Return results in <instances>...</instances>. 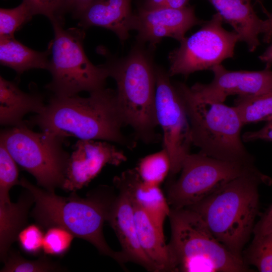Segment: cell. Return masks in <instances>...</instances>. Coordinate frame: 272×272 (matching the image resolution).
Listing matches in <instances>:
<instances>
[{
  "label": "cell",
  "mask_w": 272,
  "mask_h": 272,
  "mask_svg": "<svg viewBox=\"0 0 272 272\" xmlns=\"http://www.w3.org/2000/svg\"><path fill=\"white\" fill-rule=\"evenodd\" d=\"M26 122L65 138L107 141L130 150L137 144L122 132L126 125L116 90L105 87L87 97L53 95L43 110Z\"/></svg>",
  "instance_id": "1"
},
{
  "label": "cell",
  "mask_w": 272,
  "mask_h": 272,
  "mask_svg": "<svg viewBox=\"0 0 272 272\" xmlns=\"http://www.w3.org/2000/svg\"><path fill=\"white\" fill-rule=\"evenodd\" d=\"M19 185L30 191L34 199L31 216L43 229L57 226L65 228L75 237L91 243L102 254L109 256L120 264L125 263L120 251L107 244L103 233L112 203L115 198L111 189L102 186L85 197L76 192L66 197L56 195L36 186L24 177Z\"/></svg>",
  "instance_id": "2"
},
{
  "label": "cell",
  "mask_w": 272,
  "mask_h": 272,
  "mask_svg": "<svg viewBox=\"0 0 272 272\" xmlns=\"http://www.w3.org/2000/svg\"><path fill=\"white\" fill-rule=\"evenodd\" d=\"M261 172L240 176L187 208L196 213L215 238L243 260V248L254 228L258 213V186L270 185Z\"/></svg>",
  "instance_id": "3"
},
{
  "label": "cell",
  "mask_w": 272,
  "mask_h": 272,
  "mask_svg": "<svg viewBox=\"0 0 272 272\" xmlns=\"http://www.w3.org/2000/svg\"><path fill=\"white\" fill-rule=\"evenodd\" d=\"M116 82L117 99L126 126L134 138L146 144L161 140L155 111V67L145 51L136 47L123 58L106 63Z\"/></svg>",
  "instance_id": "4"
},
{
  "label": "cell",
  "mask_w": 272,
  "mask_h": 272,
  "mask_svg": "<svg viewBox=\"0 0 272 272\" xmlns=\"http://www.w3.org/2000/svg\"><path fill=\"white\" fill-rule=\"evenodd\" d=\"M171 237L168 244L173 271L243 272L250 269L187 208L170 209Z\"/></svg>",
  "instance_id": "5"
},
{
  "label": "cell",
  "mask_w": 272,
  "mask_h": 272,
  "mask_svg": "<svg viewBox=\"0 0 272 272\" xmlns=\"http://www.w3.org/2000/svg\"><path fill=\"white\" fill-rule=\"evenodd\" d=\"M175 84L189 121L192 144L199 152L222 160L253 164V157L243 144L244 125L234 107L202 100L185 84Z\"/></svg>",
  "instance_id": "6"
},
{
  "label": "cell",
  "mask_w": 272,
  "mask_h": 272,
  "mask_svg": "<svg viewBox=\"0 0 272 272\" xmlns=\"http://www.w3.org/2000/svg\"><path fill=\"white\" fill-rule=\"evenodd\" d=\"M51 22L54 36L49 46L51 58L48 71L52 79L46 88L55 96H71L104 88L109 77L108 68L106 64L94 65L86 56L83 46V30L65 29L61 21Z\"/></svg>",
  "instance_id": "7"
},
{
  "label": "cell",
  "mask_w": 272,
  "mask_h": 272,
  "mask_svg": "<svg viewBox=\"0 0 272 272\" xmlns=\"http://www.w3.org/2000/svg\"><path fill=\"white\" fill-rule=\"evenodd\" d=\"M65 139L52 132L34 131L24 121L2 130L0 143L39 186L54 192L63 184L70 155L63 148Z\"/></svg>",
  "instance_id": "8"
},
{
  "label": "cell",
  "mask_w": 272,
  "mask_h": 272,
  "mask_svg": "<svg viewBox=\"0 0 272 272\" xmlns=\"http://www.w3.org/2000/svg\"><path fill=\"white\" fill-rule=\"evenodd\" d=\"M180 171L168 189L167 199L172 209L194 205L235 178L260 172L254 164L222 160L200 152L187 155Z\"/></svg>",
  "instance_id": "9"
},
{
  "label": "cell",
  "mask_w": 272,
  "mask_h": 272,
  "mask_svg": "<svg viewBox=\"0 0 272 272\" xmlns=\"http://www.w3.org/2000/svg\"><path fill=\"white\" fill-rule=\"evenodd\" d=\"M223 23L217 13L197 31L180 41L179 46L169 54V76H188L195 72L211 70L224 60L233 58L239 36L234 30H225Z\"/></svg>",
  "instance_id": "10"
},
{
  "label": "cell",
  "mask_w": 272,
  "mask_h": 272,
  "mask_svg": "<svg viewBox=\"0 0 272 272\" xmlns=\"http://www.w3.org/2000/svg\"><path fill=\"white\" fill-rule=\"evenodd\" d=\"M155 73L156 116L162 130L163 148L170 158L169 176H172L181 171L185 158L190 153V126L176 84L163 69L155 67Z\"/></svg>",
  "instance_id": "11"
},
{
  "label": "cell",
  "mask_w": 272,
  "mask_h": 272,
  "mask_svg": "<svg viewBox=\"0 0 272 272\" xmlns=\"http://www.w3.org/2000/svg\"><path fill=\"white\" fill-rule=\"evenodd\" d=\"M73 149L61 187L67 192L87 186L106 165L118 166L127 160L122 151L107 141L79 139Z\"/></svg>",
  "instance_id": "12"
},
{
  "label": "cell",
  "mask_w": 272,
  "mask_h": 272,
  "mask_svg": "<svg viewBox=\"0 0 272 272\" xmlns=\"http://www.w3.org/2000/svg\"><path fill=\"white\" fill-rule=\"evenodd\" d=\"M214 74L209 84L196 83L190 88L191 93L204 101L223 103L227 97L253 96L272 89V70L230 71L219 64L211 70Z\"/></svg>",
  "instance_id": "13"
},
{
  "label": "cell",
  "mask_w": 272,
  "mask_h": 272,
  "mask_svg": "<svg viewBox=\"0 0 272 272\" xmlns=\"http://www.w3.org/2000/svg\"><path fill=\"white\" fill-rule=\"evenodd\" d=\"M203 23L196 17L192 7L181 9L165 7L153 10L142 8L133 14L132 30L138 32L140 42L155 46L166 37L180 41L187 31Z\"/></svg>",
  "instance_id": "14"
},
{
  "label": "cell",
  "mask_w": 272,
  "mask_h": 272,
  "mask_svg": "<svg viewBox=\"0 0 272 272\" xmlns=\"http://www.w3.org/2000/svg\"><path fill=\"white\" fill-rule=\"evenodd\" d=\"M115 187L119 193L112 203L107 222L118 238L121 248L120 252L125 262H134L149 271H160L140 244L133 206L128 193L121 187Z\"/></svg>",
  "instance_id": "15"
},
{
  "label": "cell",
  "mask_w": 272,
  "mask_h": 272,
  "mask_svg": "<svg viewBox=\"0 0 272 272\" xmlns=\"http://www.w3.org/2000/svg\"><path fill=\"white\" fill-rule=\"evenodd\" d=\"M113 183L127 191L131 199L146 212L158 230L164 235V224L171 208L160 186L143 181L135 168L126 170L115 176Z\"/></svg>",
  "instance_id": "16"
},
{
  "label": "cell",
  "mask_w": 272,
  "mask_h": 272,
  "mask_svg": "<svg viewBox=\"0 0 272 272\" xmlns=\"http://www.w3.org/2000/svg\"><path fill=\"white\" fill-rule=\"evenodd\" d=\"M221 16L223 22L229 24L245 42L250 52L260 44L259 35L266 30L267 20L259 18L251 0H207Z\"/></svg>",
  "instance_id": "17"
},
{
  "label": "cell",
  "mask_w": 272,
  "mask_h": 272,
  "mask_svg": "<svg viewBox=\"0 0 272 272\" xmlns=\"http://www.w3.org/2000/svg\"><path fill=\"white\" fill-rule=\"evenodd\" d=\"M131 0H94L77 19L83 28L98 26L113 31L122 41L132 30Z\"/></svg>",
  "instance_id": "18"
},
{
  "label": "cell",
  "mask_w": 272,
  "mask_h": 272,
  "mask_svg": "<svg viewBox=\"0 0 272 272\" xmlns=\"http://www.w3.org/2000/svg\"><path fill=\"white\" fill-rule=\"evenodd\" d=\"M40 94L22 91L15 82L0 76V123L15 126L24 122L29 113H41L45 107Z\"/></svg>",
  "instance_id": "19"
},
{
  "label": "cell",
  "mask_w": 272,
  "mask_h": 272,
  "mask_svg": "<svg viewBox=\"0 0 272 272\" xmlns=\"http://www.w3.org/2000/svg\"><path fill=\"white\" fill-rule=\"evenodd\" d=\"M25 189L16 202L11 201L10 193L0 194V257L3 262L18 233L26 226L30 208L34 203L31 192Z\"/></svg>",
  "instance_id": "20"
},
{
  "label": "cell",
  "mask_w": 272,
  "mask_h": 272,
  "mask_svg": "<svg viewBox=\"0 0 272 272\" xmlns=\"http://www.w3.org/2000/svg\"><path fill=\"white\" fill-rule=\"evenodd\" d=\"M131 200L138 235L143 250L157 265L160 271H173L171 257L168 245L165 241L164 235L158 230L146 212Z\"/></svg>",
  "instance_id": "21"
},
{
  "label": "cell",
  "mask_w": 272,
  "mask_h": 272,
  "mask_svg": "<svg viewBox=\"0 0 272 272\" xmlns=\"http://www.w3.org/2000/svg\"><path fill=\"white\" fill-rule=\"evenodd\" d=\"M50 48L41 52L33 50L17 41L15 37H0L1 64L16 71L20 76L32 69L48 70Z\"/></svg>",
  "instance_id": "22"
},
{
  "label": "cell",
  "mask_w": 272,
  "mask_h": 272,
  "mask_svg": "<svg viewBox=\"0 0 272 272\" xmlns=\"http://www.w3.org/2000/svg\"><path fill=\"white\" fill-rule=\"evenodd\" d=\"M234 104L243 125L272 120V89L253 96H238Z\"/></svg>",
  "instance_id": "23"
},
{
  "label": "cell",
  "mask_w": 272,
  "mask_h": 272,
  "mask_svg": "<svg viewBox=\"0 0 272 272\" xmlns=\"http://www.w3.org/2000/svg\"><path fill=\"white\" fill-rule=\"evenodd\" d=\"M253 239L243 250L242 259L260 272H272V225L262 232H254Z\"/></svg>",
  "instance_id": "24"
},
{
  "label": "cell",
  "mask_w": 272,
  "mask_h": 272,
  "mask_svg": "<svg viewBox=\"0 0 272 272\" xmlns=\"http://www.w3.org/2000/svg\"><path fill=\"white\" fill-rule=\"evenodd\" d=\"M135 168L143 181L160 186L169 175L170 158L166 150L163 148L141 159Z\"/></svg>",
  "instance_id": "25"
},
{
  "label": "cell",
  "mask_w": 272,
  "mask_h": 272,
  "mask_svg": "<svg viewBox=\"0 0 272 272\" xmlns=\"http://www.w3.org/2000/svg\"><path fill=\"white\" fill-rule=\"evenodd\" d=\"M1 272H47L62 271L63 268L45 255L36 260H28L19 253L11 250L4 262Z\"/></svg>",
  "instance_id": "26"
},
{
  "label": "cell",
  "mask_w": 272,
  "mask_h": 272,
  "mask_svg": "<svg viewBox=\"0 0 272 272\" xmlns=\"http://www.w3.org/2000/svg\"><path fill=\"white\" fill-rule=\"evenodd\" d=\"M33 15L29 6L24 1L14 8H1L0 37H14L15 32Z\"/></svg>",
  "instance_id": "27"
},
{
  "label": "cell",
  "mask_w": 272,
  "mask_h": 272,
  "mask_svg": "<svg viewBox=\"0 0 272 272\" xmlns=\"http://www.w3.org/2000/svg\"><path fill=\"white\" fill-rule=\"evenodd\" d=\"M43 241V252L45 255L62 256L70 249L74 235L60 226L46 229Z\"/></svg>",
  "instance_id": "28"
},
{
  "label": "cell",
  "mask_w": 272,
  "mask_h": 272,
  "mask_svg": "<svg viewBox=\"0 0 272 272\" xmlns=\"http://www.w3.org/2000/svg\"><path fill=\"white\" fill-rule=\"evenodd\" d=\"M38 224L26 225L19 232L17 240L21 249L26 253L38 255L43 251L44 232Z\"/></svg>",
  "instance_id": "29"
},
{
  "label": "cell",
  "mask_w": 272,
  "mask_h": 272,
  "mask_svg": "<svg viewBox=\"0 0 272 272\" xmlns=\"http://www.w3.org/2000/svg\"><path fill=\"white\" fill-rule=\"evenodd\" d=\"M18 178L17 164L0 143V192H9L13 186L19 184Z\"/></svg>",
  "instance_id": "30"
},
{
  "label": "cell",
  "mask_w": 272,
  "mask_h": 272,
  "mask_svg": "<svg viewBox=\"0 0 272 272\" xmlns=\"http://www.w3.org/2000/svg\"><path fill=\"white\" fill-rule=\"evenodd\" d=\"M30 7L33 14L46 16L51 21H62L65 0H23Z\"/></svg>",
  "instance_id": "31"
},
{
  "label": "cell",
  "mask_w": 272,
  "mask_h": 272,
  "mask_svg": "<svg viewBox=\"0 0 272 272\" xmlns=\"http://www.w3.org/2000/svg\"><path fill=\"white\" fill-rule=\"evenodd\" d=\"M243 142H248L256 140L272 141V120L267 122L261 129L254 131H247L242 135Z\"/></svg>",
  "instance_id": "32"
},
{
  "label": "cell",
  "mask_w": 272,
  "mask_h": 272,
  "mask_svg": "<svg viewBox=\"0 0 272 272\" xmlns=\"http://www.w3.org/2000/svg\"><path fill=\"white\" fill-rule=\"evenodd\" d=\"M94 0H65L63 13H71L75 18L80 14Z\"/></svg>",
  "instance_id": "33"
},
{
  "label": "cell",
  "mask_w": 272,
  "mask_h": 272,
  "mask_svg": "<svg viewBox=\"0 0 272 272\" xmlns=\"http://www.w3.org/2000/svg\"><path fill=\"white\" fill-rule=\"evenodd\" d=\"M272 225V205L262 215L258 222L255 225L253 231L262 232Z\"/></svg>",
  "instance_id": "34"
},
{
  "label": "cell",
  "mask_w": 272,
  "mask_h": 272,
  "mask_svg": "<svg viewBox=\"0 0 272 272\" xmlns=\"http://www.w3.org/2000/svg\"><path fill=\"white\" fill-rule=\"evenodd\" d=\"M259 59L265 64V67L272 66V43L259 56Z\"/></svg>",
  "instance_id": "35"
},
{
  "label": "cell",
  "mask_w": 272,
  "mask_h": 272,
  "mask_svg": "<svg viewBox=\"0 0 272 272\" xmlns=\"http://www.w3.org/2000/svg\"><path fill=\"white\" fill-rule=\"evenodd\" d=\"M168 0H145L144 7L146 10H153L164 7Z\"/></svg>",
  "instance_id": "36"
},
{
  "label": "cell",
  "mask_w": 272,
  "mask_h": 272,
  "mask_svg": "<svg viewBox=\"0 0 272 272\" xmlns=\"http://www.w3.org/2000/svg\"><path fill=\"white\" fill-rule=\"evenodd\" d=\"M267 20V28L265 32L263 34V41L264 43H269L272 40V13L269 15Z\"/></svg>",
  "instance_id": "37"
},
{
  "label": "cell",
  "mask_w": 272,
  "mask_h": 272,
  "mask_svg": "<svg viewBox=\"0 0 272 272\" xmlns=\"http://www.w3.org/2000/svg\"><path fill=\"white\" fill-rule=\"evenodd\" d=\"M188 1L189 0H168L165 7L173 9H181L187 6Z\"/></svg>",
  "instance_id": "38"
},
{
  "label": "cell",
  "mask_w": 272,
  "mask_h": 272,
  "mask_svg": "<svg viewBox=\"0 0 272 272\" xmlns=\"http://www.w3.org/2000/svg\"><path fill=\"white\" fill-rule=\"evenodd\" d=\"M256 2L260 4H262V0H255Z\"/></svg>",
  "instance_id": "39"
}]
</instances>
